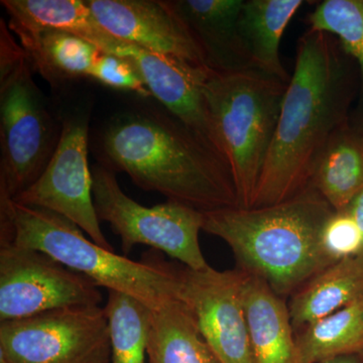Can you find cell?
<instances>
[{
  "label": "cell",
  "mask_w": 363,
  "mask_h": 363,
  "mask_svg": "<svg viewBox=\"0 0 363 363\" xmlns=\"http://www.w3.org/2000/svg\"><path fill=\"white\" fill-rule=\"evenodd\" d=\"M340 43L309 28L298 40L278 125L252 207L278 204L309 187L332 135L347 118L351 78Z\"/></svg>",
  "instance_id": "1"
},
{
  "label": "cell",
  "mask_w": 363,
  "mask_h": 363,
  "mask_svg": "<svg viewBox=\"0 0 363 363\" xmlns=\"http://www.w3.org/2000/svg\"><path fill=\"white\" fill-rule=\"evenodd\" d=\"M98 164L202 213L240 207L228 162L166 109H130L98 135Z\"/></svg>",
  "instance_id": "2"
},
{
  "label": "cell",
  "mask_w": 363,
  "mask_h": 363,
  "mask_svg": "<svg viewBox=\"0 0 363 363\" xmlns=\"http://www.w3.org/2000/svg\"><path fill=\"white\" fill-rule=\"evenodd\" d=\"M334 211L309 186L278 204L203 213L202 230L225 241L238 262L236 269L266 281L288 300L329 267L320 248V235Z\"/></svg>",
  "instance_id": "3"
},
{
  "label": "cell",
  "mask_w": 363,
  "mask_h": 363,
  "mask_svg": "<svg viewBox=\"0 0 363 363\" xmlns=\"http://www.w3.org/2000/svg\"><path fill=\"white\" fill-rule=\"evenodd\" d=\"M0 241L44 252L99 288L126 294L152 311L176 301L183 302L179 267L152 260L135 262L116 255L50 210L0 200Z\"/></svg>",
  "instance_id": "4"
},
{
  "label": "cell",
  "mask_w": 363,
  "mask_h": 363,
  "mask_svg": "<svg viewBox=\"0 0 363 363\" xmlns=\"http://www.w3.org/2000/svg\"><path fill=\"white\" fill-rule=\"evenodd\" d=\"M11 33L0 21V200H16L39 180L62 135Z\"/></svg>",
  "instance_id": "5"
},
{
  "label": "cell",
  "mask_w": 363,
  "mask_h": 363,
  "mask_svg": "<svg viewBox=\"0 0 363 363\" xmlns=\"http://www.w3.org/2000/svg\"><path fill=\"white\" fill-rule=\"evenodd\" d=\"M286 86L255 68L212 71L205 83L208 108L241 208L252 207Z\"/></svg>",
  "instance_id": "6"
},
{
  "label": "cell",
  "mask_w": 363,
  "mask_h": 363,
  "mask_svg": "<svg viewBox=\"0 0 363 363\" xmlns=\"http://www.w3.org/2000/svg\"><path fill=\"white\" fill-rule=\"evenodd\" d=\"M91 173L98 219L107 222L121 238L125 255L135 245H147L179 260L188 269H209L199 242L202 212L169 201L154 207L143 206L124 194L116 173L111 169L97 164Z\"/></svg>",
  "instance_id": "7"
},
{
  "label": "cell",
  "mask_w": 363,
  "mask_h": 363,
  "mask_svg": "<svg viewBox=\"0 0 363 363\" xmlns=\"http://www.w3.org/2000/svg\"><path fill=\"white\" fill-rule=\"evenodd\" d=\"M104 307L74 306L0 322V363H111Z\"/></svg>",
  "instance_id": "8"
},
{
  "label": "cell",
  "mask_w": 363,
  "mask_h": 363,
  "mask_svg": "<svg viewBox=\"0 0 363 363\" xmlns=\"http://www.w3.org/2000/svg\"><path fill=\"white\" fill-rule=\"evenodd\" d=\"M58 147L39 180L13 201L50 210L75 223L100 247L114 250L102 233L88 164L90 111L74 109L60 117Z\"/></svg>",
  "instance_id": "9"
},
{
  "label": "cell",
  "mask_w": 363,
  "mask_h": 363,
  "mask_svg": "<svg viewBox=\"0 0 363 363\" xmlns=\"http://www.w3.org/2000/svg\"><path fill=\"white\" fill-rule=\"evenodd\" d=\"M99 286L50 255L0 241V322L74 306H100Z\"/></svg>",
  "instance_id": "10"
},
{
  "label": "cell",
  "mask_w": 363,
  "mask_h": 363,
  "mask_svg": "<svg viewBox=\"0 0 363 363\" xmlns=\"http://www.w3.org/2000/svg\"><path fill=\"white\" fill-rule=\"evenodd\" d=\"M183 302L220 363H255L242 298L245 272L179 267Z\"/></svg>",
  "instance_id": "11"
},
{
  "label": "cell",
  "mask_w": 363,
  "mask_h": 363,
  "mask_svg": "<svg viewBox=\"0 0 363 363\" xmlns=\"http://www.w3.org/2000/svg\"><path fill=\"white\" fill-rule=\"evenodd\" d=\"M86 1L98 23L116 39L155 54L208 67L201 48L171 1Z\"/></svg>",
  "instance_id": "12"
},
{
  "label": "cell",
  "mask_w": 363,
  "mask_h": 363,
  "mask_svg": "<svg viewBox=\"0 0 363 363\" xmlns=\"http://www.w3.org/2000/svg\"><path fill=\"white\" fill-rule=\"evenodd\" d=\"M114 55L130 59L152 96L224 157L204 95L205 83L213 70L121 40Z\"/></svg>",
  "instance_id": "13"
},
{
  "label": "cell",
  "mask_w": 363,
  "mask_h": 363,
  "mask_svg": "<svg viewBox=\"0 0 363 363\" xmlns=\"http://www.w3.org/2000/svg\"><path fill=\"white\" fill-rule=\"evenodd\" d=\"M215 72L253 68L241 44L238 23L243 0L171 1Z\"/></svg>",
  "instance_id": "14"
},
{
  "label": "cell",
  "mask_w": 363,
  "mask_h": 363,
  "mask_svg": "<svg viewBox=\"0 0 363 363\" xmlns=\"http://www.w3.org/2000/svg\"><path fill=\"white\" fill-rule=\"evenodd\" d=\"M242 298L255 363H298L288 301L245 272Z\"/></svg>",
  "instance_id": "15"
},
{
  "label": "cell",
  "mask_w": 363,
  "mask_h": 363,
  "mask_svg": "<svg viewBox=\"0 0 363 363\" xmlns=\"http://www.w3.org/2000/svg\"><path fill=\"white\" fill-rule=\"evenodd\" d=\"M9 28L20 42L48 30L74 33L113 54L121 40L98 23L84 0H2Z\"/></svg>",
  "instance_id": "16"
},
{
  "label": "cell",
  "mask_w": 363,
  "mask_h": 363,
  "mask_svg": "<svg viewBox=\"0 0 363 363\" xmlns=\"http://www.w3.org/2000/svg\"><path fill=\"white\" fill-rule=\"evenodd\" d=\"M363 298V255L335 262L288 298L296 333Z\"/></svg>",
  "instance_id": "17"
},
{
  "label": "cell",
  "mask_w": 363,
  "mask_h": 363,
  "mask_svg": "<svg viewBox=\"0 0 363 363\" xmlns=\"http://www.w3.org/2000/svg\"><path fill=\"white\" fill-rule=\"evenodd\" d=\"M303 4L302 0H243L238 35L253 68L289 83L291 76L279 58V45Z\"/></svg>",
  "instance_id": "18"
},
{
  "label": "cell",
  "mask_w": 363,
  "mask_h": 363,
  "mask_svg": "<svg viewBox=\"0 0 363 363\" xmlns=\"http://www.w3.org/2000/svg\"><path fill=\"white\" fill-rule=\"evenodd\" d=\"M335 211L347 209L363 189V131L346 121L318 160L310 185Z\"/></svg>",
  "instance_id": "19"
},
{
  "label": "cell",
  "mask_w": 363,
  "mask_h": 363,
  "mask_svg": "<svg viewBox=\"0 0 363 363\" xmlns=\"http://www.w3.org/2000/svg\"><path fill=\"white\" fill-rule=\"evenodd\" d=\"M33 72L54 86L90 77L101 50L74 33L48 30L21 42Z\"/></svg>",
  "instance_id": "20"
},
{
  "label": "cell",
  "mask_w": 363,
  "mask_h": 363,
  "mask_svg": "<svg viewBox=\"0 0 363 363\" xmlns=\"http://www.w3.org/2000/svg\"><path fill=\"white\" fill-rule=\"evenodd\" d=\"M147 357L149 363H220L182 301L152 312Z\"/></svg>",
  "instance_id": "21"
},
{
  "label": "cell",
  "mask_w": 363,
  "mask_h": 363,
  "mask_svg": "<svg viewBox=\"0 0 363 363\" xmlns=\"http://www.w3.org/2000/svg\"><path fill=\"white\" fill-rule=\"evenodd\" d=\"M298 363L363 354V298L296 333Z\"/></svg>",
  "instance_id": "22"
},
{
  "label": "cell",
  "mask_w": 363,
  "mask_h": 363,
  "mask_svg": "<svg viewBox=\"0 0 363 363\" xmlns=\"http://www.w3.org/2000/svg\"><path fill=\"white\" fill-rule=\"evenodd\" d=\"M104 308L111 333V363H145L152 310L116 291H108Z\"/></svg>",
  "instance_id": "23"
},
{
  "label": "cell",
  "mask_w": 363,
  "mask_h": 363,
  "mask_svg": "<svg viewBox=\"0 0 363 363\" xmlns=\"http://www.w3.org/2000/svg\"><path fill=\"white\" fill-rule=\"evenodd\" d=\"M310 28L337 38L343 51L354 59L362 77V105L357 123L351 124L363 131V0H325L307 18Z\"/></svg>",
  "instance_id": "24"
},
{
  "label": "cell",
  "mask_w": 363,
  "mask_h": 363,
  "mask_svg": "<svg viewBox=\"0 0 363 363\" xmlns=\"http://www.w3.org/2000/svg\"><path fill=\"white\" fill-rule=\"evenodd\" d=\"M320 248L328 266L363 255V236L347 210L334 211L325 222Z\"/></svg>",
  "instance_id": "25"
},
{
  "label": "cell",
  "mask_w": 363,
  "mask_h": 363,
  "mask_svg": "<svg viewBox=\"0 0 363 363\" xmlns=\"http://www.w3.org/2000/svg\"><path fill=\"white\" fill-rule=\"evenodd\" d=\"M89 79L112 89L130 91L140 97H150L145 81L130 59L102 52L91 71Z\"/></svg>",
  "instance_id": "26"
},
{
  "label": "cell",
  "mask_w": 363,
  "mask_h": 363,
  "mask_svg": "<svg viewBox=\"0 0 363 363\" xmlns=\"http://www.w3.org/2000/svg\"><path fill=\"white\" fill-rule=\"evenodd\" d=\"M346 210L350 212L351 216L357 222L358 228H359L363 236V189L355 196L354 199L352 200Z\"/></svg>",
  "instance_id": "27"
},
{
  "label": "cell",
  "mask_w": 363,
  "mask_h": 363,
  "mask_svg": "<svg viewBox=\"0 0 363 363\" xmlns=\"http://www.w3.org/2000/svg\"><path fill=\"white\" fill-rule=\"evenodd\" d=\"M318 363H363V354L339 355Z\"/></svg>",
  "instance_id": "28"
}]
</instances>
